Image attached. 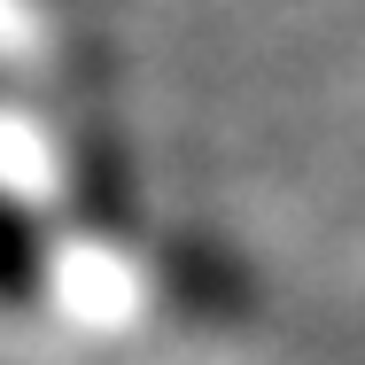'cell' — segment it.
<instances>
[{"instance_id":"1","label":"cell","mask_w":365,"mask_h":365,"mask_svg":"<svg viewBox=\"0 0 365 365\" xmlns=\"http://www.w3.org/2000/svg\"><path fill=\"white\" fill-rule=\"evenodd\" d=\"M47 264H55L47 225L31 218L24 202H8V195H0V303H8V311L39 303V295H47Z\"/></svg>"}]
</instances>
